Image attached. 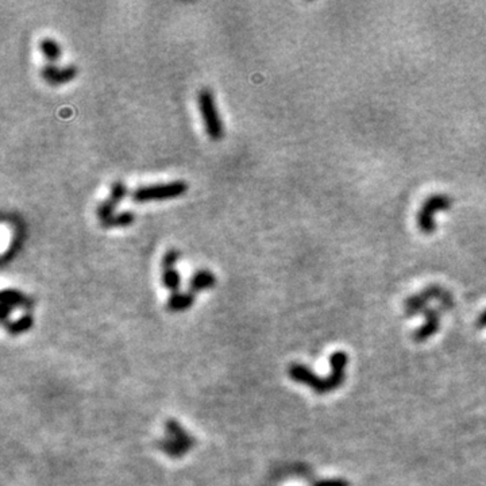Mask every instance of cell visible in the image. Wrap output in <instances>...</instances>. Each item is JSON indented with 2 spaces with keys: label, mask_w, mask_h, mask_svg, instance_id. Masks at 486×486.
<instances>
[{
  "label": "cell",
  "mask_w": 486,
  "mask_h": 486,
  "mask_svg": "<svg viewBox=\"0 0 486 486\" xmlns=\"http://www.w3.org/2000/svg\"><path fill=\"white\" fill-rule=\"evenodd\" d=\"M314 486H350L349 481L342 478H332V480H322L315 483Z\"/></svg>",
  "instance_id": "cell-19"
},
{
  "label": "cell",
  "mask_w": 486,
  "mask_h": 486,
  "mask_svg": "<svg viewBox=\"0 0 486 486\" xmlns=\"http://www.w3.org/2000/svg\"><path fill=\"white\" fill-rule=\"evenodd\" d=\"M198 106L207 135L212 141H220L224 135V127L218 111L215 96L209 88H202L199 91Z\"/></svg>",
  "instance_id": "cell-3"
},
{
  "label": "cell",
  "mask_w": 486,
  "mask_h": 486,
  "mask_svg": "<svg viewBox=\"0 0 486 486\" xmlns=\"http://www.w3.org/2000/svg\"><path fill=\"white\" fill-rule=\"evenodd\" d=\"M127 195H128V189H127V185L124 184V181L115 180L111 184L110 196L106 200L99 202L96 207V216L99 218V220H104L108 216H111L113 213H115L117 207L126 199Z\"/></svg>",
  "instance_id": "cell-6"
},
{
  "label": "cell",
  "mask_w": 486,
  "mask_h": 486,
  "mask_svg": "<svg viewBox=\"0 0 486 486\" xmlns=\"http://www.w3.org/2000/svg\"><path fill=\"white\" fill-rule=\"evenodd\" d=\"M451 208V199L447 195H432L431 198H428L426 202H423V205L420 207L417 216H416V222H417V227L423 234H432L437 230V222H435V213L437 212H442V211H448Z\"/></svg>",
  "instance_id": "cell-4"
},
{
  "label": "cell",
  "mask_w": 486,
  "mask_h": 486,
  "mask_svg": "<svg viewBox=\"0 0 486 486\" xmlns=\"http://www.w3.org/2000/svg\"><path fill=\"white\" fill-rule=\"evenodd\" d=\"M0 301L1 304H7L10 307L15 308H25L27 311H30L34 307V301L33 299H30L27 294H25L23 292L18 290V289H4L0 294Z\"/></svg>",
  "instance_id": "cell-10"
},
{
  "label": "cell",
  "mask_w": 486,
  "mask_h": 486,
  "mask_svg": "<svg viewBox=\"0 0 486 486\" xmlns=\"http://www.w3.org/2000/svg\"><path fill=\"white\" fill-rule=\"evenodd\" d=\"M33 325H34V316L32 314H25L19 319L4 324L7 332L12 336H18V335H22V334L30 331L33 328Z\"/></svg>",
  "instance_id": "cell-16"
},
{
  "label": "cell",
  "mask_w": 486,
  "mask_h": 486,
  "mask_svg": "<svg viewBox=\"0 0 486 486\" xmlns=\"http://www.w3.org/2000/svg\"><path fill=\"white\" fill-rule=\"evenodd\" d=\"M188 191V183L176 180L170 183H159L135 188L130 196L134 202H165L181 198Z\"/></svg>",
  "instance_id": "cell-1"
},
{
  "label": "cell",
  "mask_w": 486,
  "mask_h": 486,
  "mask_svg": "<svg viewBox=\"0 0 486 486\" xmlns=\"http://www.w3.org/2000/svg\"><path fill=\"white\" fill-rule=\"evenodd\" d=\"M135 222V213L132 211H119L113 213L104 220H100L103 229H124Z\"/></svg>",
  "instance_id": "cell-13"
},
{
  "label": "cell",
  "mask_w": 486,
  "mask_h": 486,
  "mask_svg": "<svg viewBox=\"0 0 486 486\" xmlns=\"http://www.w3.org/2000/svg\"><path fill=\"white\" fill-rule=\"evenodd\" d=\"M430 299L426 296V293L421 290L417 294H413L408 297L404 303V311L406 316H416L421 315L423 311L427 308Z\"/></svg>",
  "instance_id": "cell-15"
},
{
  "label": "cell",
  "mask_w": 486,
  "mask_h": 486,
  "mask_svg": "<svg viewBox=\"0 0 486 486\" xmlns=\"http://www.w3.org/2000/svg\"><path fill=\"white\" fill-rule=\"evenodd\" d=\"M288 374L294 382L310 386L318 395H327L332 392L328 378L316 375L308 366L301 364H292L288 367Z\"/></svg>",
  "instance_id": "cell-5"
},
{
  "label": "cell",
  "mask_w": 486,
  "mask_h": 486,
  "mask_svg": "<svg viewBox=\"0 0 486 486\" xmlns=\"http://www.w3.org/2000/svg\"><path fill=\"white\" fill-rule=\"evenodd\" d=\"M349 364V356L345 351H335L329 357V366H331V373L327 377L329 381V385L332 391H336L346 378V367Z\"/></svg>",
  "instance_id": "cell-9"
},
{
  "label": "cell",
  "mask_w": 486,
  "mask_h": 486,
  "mask_svg": "<svg viewBox=\"0 0 486 486\" xmlns=\"http://www.w3.org/2000/svg\"><path fill=\"white\" fill-rule=\"evenodd\" d=\"M162 286L172 293L180 292L181 286V276L176 269H169V270H162L161 275Z\"/></svg>",
  "instance_id": "cell-17"
},
{
  "label": "cell",
  "mask_w": 486,
  "mask_h": 486,
  "mask_svg": "<svg viewBox=\"0 0 486 486\" xmlns=\"http://www.w3.org/2000/svg\"><path fill=\"white\" fill-rule=\"evenodd\" d=\"M181 257L180 250L177 248H169L163 253L161 258L162 270H169V269H176V265L178 264Z\"/></svg>",
  "instance_id": "cell-18"
},
{
  "label": "cell",
  "mask_w": 486,
  "mask_h": 486,
  "mask_svg": "<svg viewBox=\"0 0 486 486\" xmlns=\"http://www.w3.org/2000/svg\"><path fill=\"white\" fill-rule=\"evenodd\" d=\"M38 49H40V54L46 58L47 64H56L62 54L61 46L57 40L50 37H45L38 42Z\"/></svg>",
  "instance_id": "cell-14"
},
{
  "label": "cell",
  "mask_w": 486,
  "mask_h": 486,
  "mask_svg": "<svg viewBox=\"0 0 486 486\" xmlns=\"http://www.w3.org/2000/svg\"><path fill=\"white\" fill-rule=\"evenodd\" d=\"M477 327L478 328H485L486 327V310L483 312V314H480V316H478V319H477Z\"/></svg>",
  "instance_id": "cell-21"
},
{
  "label": "cell",
  "mask_w": 486,
  "mask_h": 486,
  "mask_svg": "<svg viewBox=\"0 0 486 486\" xmlns=\"http://www.w3.org/2000/svg\"><path fill=\"white\" fill-rule=\"evenodd\" d=\"M166 438L157 442V447L173 459L183 458L194 445L195 439L185 431V428L174 419L165 423Z\"/></svg>",
  "instance_id": "cell-2"
},
{
  "label": "cell",
  "mask_w": 486,
  "mask_h": 486,
  "mask_svg": "<svg viewBox=\"0 0 486 486\" xmlns=\"http://www.w3.org/2000/svg\"><path fill=\"white\" fill-rule=\"evenodd\" d=\"M78 68L75 65L58 67L56 64H46L40 69V76L49 85L57 86L73 80L78 76Z\"/></svg>",
  "instance_id": "cell-7"
},
{
  "label": "cell",
  "mask_w": 486,
  "mask_h": 486,
  "mask_svg": "<svg viewBox=\"0 0 486 486\" xmlns=\"http://www.w3.org/2000/svg\"><path fill=\"white\" fill-rule=\"evenodd\" d=\"M196 296L191 290L188 292H176L172 293L166 301V310L169 312H183L189 310L195 304Z\"/></svg>",
  "instance_id": "cell-11"
},
{
  "label": "cell",
  "mask_w": 486,
  "mask_h": 486,
  "mask_svg": "<svg viewBox=\"0 0 486 486\" xmlns=\"http://www.w3.org/2000/svg\"><path fill=\"white\" fill-rule=\"evenodd\" d=\"M426 318V323L420 325L415 332H413V339L416 342H426L431 336H434L441 327V312L437 308H430L427 307L423 314Z\"/></svg>",
  "instance_id": "cell-8"
},
{
  "label": "cell",
  "mask_w": 486,
  "mask_h": 486,
  "mask_svg": "<svg viewBox=\"0 0 486 486\" xmlns=\"http://www.w3.org/2000/svg\"><path fill=\"white\" fill-rule=\"evenodd\" d=\"M12 311H14L12 307H10V305H7V304H1V322H3V325L10 322L8 318L11 316Z\"/></svg>",
  "instance_id": "cell-20"
},
{
  "label": "cell",
  "mask_w": 486,
  "mask_h": 486,
  "mask_svg": "<svg viewBox=\"0 0 486 486\" xmlns=\"http://www.w3.org/2000/svg\"><path fill=\"white\" fill-rule=\"evenodd\" d=\"M188 285H189V290L196 294L202 290L212 289L216 285V277L208 269H199L192 275Z\"/></svg>",
  "instance_id": "cell-12"
}]
</instances>
